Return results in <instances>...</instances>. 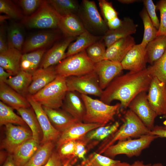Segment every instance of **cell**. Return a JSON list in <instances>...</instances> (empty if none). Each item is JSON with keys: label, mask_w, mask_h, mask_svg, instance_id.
Returning <instances> with one entry per match:
<instances>
[{"label": "cell", "mask_w": 166, "mask_h": 166, "mask_svg": "<svg viewBox=\"0 0 166 166\" xmlns=\"http://www.w3.org/2000/svg\"><path fill=\"white\" fill-rule=\"evenodd\" d=\"M9 154L4 151L0 152V164L2 165L6 160Z\"/></svg>", "instance_id": "11a10c76"}, {"label": "cell", "mask_w": 166, "mask_h": 166, "mask_svg": "<svg viewBox=\"0 0 166 166\" xmlns=\"http://www.w3.org/2000/svg\"><path fill=\"white\" fill-rule=\"evenodd\" d=\"M26 97L36 114L42 132L43 138L41 143L57 141L61 132L52 125L42 105L37 101L31 95L28 94Z\"/></svg>", "instance_id": "8fae6325"}, {"label": "cell", "mask_w": 166, "mask_h": 166, "mask_svg": "<svg viewBox=\"0 0 166 166\" xmlns=\"http://www.w3.org/2000/svg\"><path fill=\"white\" fill-rule=\"evenodd\" d=\"M0 99L3 103L16 110L31 107L26 97L16 92L5 82L0 83Z\"/></svg>", "instance_id": "cb8c5ba5"}, {"label": "cell", "mask_w": 166, "mask_h": 166, "mask_svg": "<svg viewBox=\"0 0 166 166\" xmlns=\"http://www.w3.org/2000/svg\"><path fill=\"white\" fill-rule=\"evenodd\" d=\"M152 77L147 68L117 76L103 90L100 100L109 105L114 100L119 101L121 108L126 109L138 94L148 91Z\"/></svg>", "instance_id": "6da1fadb"}, {"label": "cell", "mask_w": 166, "mask_h": 166, "mask_svg": "<svg viewBox=\"0 0 166 166\" xmlns=\"http://www.w3.org/2000/svg\"><path fill=\"white\" fill-rule=\"evenodd\" d=\"M40 143L32 138L20 145L12 154L16 164L24 166L36 152Z\"/></svg>", "instance_id": "4316f807"}, {"label": "cell", "mask_w": 166, "mask_h": 166, "mask_svg": "<svg viewBox=\"0 0 166 166\" xmlns=\"http://www.w3.org/2000/svg\"><path fill=\"white\" fill-rule=\"evenodd\" d=\"M55 31H42L33 34L25 41L22 50L23 53L41 49H46L51 45L59 38Z\"/></svg>", "instance_id": "2e32d148"}, {"label": "cell", "mask_w": 166, "mask_h": 166, "mask_svg": "<svg viewBox=\"0 0 166 166\" xmlns=\"http://www.w3.org/2000/svg\"><path fill=\"white\" fill-rule=\"evenodd\" d=\"M151 165V164H145L142 161L137 160L131 164H128L127 166H150Z\"/></svg>", "instance_id": "9f6ffc18"}, {"label": "cell", "mask_w": 166, "mask_h": 166, "mask_svg": "<svg viewBox=\"0 0 166 166\" xmlns=\"http://www.w3.org/2000/svg\"><path fill=\"white\" fill-rule=\"evenodd\" d=\"M21 51L10 48L0 53V66L13 75L21 70L20 63L22 56Z\"/></svg>", "instance_id": "484cf974"}, {"label": "cell", "mask_w": 166, "mask_h": 166, "mask_svg": "<svg viewBox=\"0 0 166 166\" xmlns=\"http://www.w3.org/2000/svg\"><path fill=\"white\" fill-rule=\"evenodd\" d=\"M76 37H66L55 43L44 54L41 64L40 68H46L58 64L66 58V50Z\"/></svg>", "instance_id": "e0dca14e"}, {"label": "cell", "mask_w": 166, "mask_h": 166, "mask_svg": "<svg viewBox=\"0 0 166 166\" xmlns=\"http://www.w3.org/2000/svg\"><path fill=\"white\" fill-rule=\"evenodd\" d=\"M123 70L121 63L105 59L95 63L94 71L98 76L100 87L103 90Z\"/></svg>", "instance_id": "5bb4252c"}, {"label": "cell", "mask_w": 166, "mask_h": 166, "mask_svg": "<svg viewBox=\"0 0 166 166\" xmlns=\"http://www.w3.org/2000/svg\"><path fill=\"white\" fill-rule=\"evenodd\" d=\"M0 12L15 20L22 21L25 17L16 5L9 0H0Z\"/></svg>", "instance_id": "7bdbcfd3"}, {"label": "cell", "mask_w": 166, "mask_h": 166, "mask_svg": "<svg viewBox=\"0 0 166 166\" xmlns=\"http://www.w3.org/2000/svg\"><path fill=\"white\" fill-rule=\"evenodd\" d=\"M56 12L58 18V28L65 38L76 37L87 30L76 14L61 15Z\"/></svg>", "instance_id": "ac0fdd59"}, {"label": "cell", "mask_w": 166, "mask_h": 166, "mask_svg": "<svg viewBox=\"0 0 166 166\" xmlns=\"http://www.w3.org/2000/svg\"><path fill=\"white\" fill-rule=\"evenodd\" d=\"M147 62L145 47L140 43L132 47L121 63L123 69L137 72L146 69Z\"/></svg>", "instance_id": "9a60e30c"}, {"label": "cell", "mask_w": 166, "mask_h": 166, "mask_svg": "<svg viewBox=\"0 0 166 166\" xmlns=\"http://www.w3.org/2000/svg\"><path fill=\"white\" fill-rule=\"evenodd\" d=\"M163 124L164 125V126H162L163 128L165 129H166V120H165L163 122Z\"/></svg>", "instance_id": "6125c7cd"}, {"label": "cell", "mask_w": 166, "mask_h": 166, "mask_svg": "<svg viewBox=\"0 0 166 166\" xmlns=\"http://www.w3.org/2000/svg\"><path fill=\"white\" fill-rule=\"evenodd\" d=\"M68 91L66 78L57 76L53 81L32 96L42 106L57 109L62 107Z\"/></svg>", "instance_id": "277c9868"}, {"label": "cell", "mask_w": 166, "mask_h": 166, "mask_svg": "<svg viewBox=\"0 0 166 166\" xmlns=\"http://www.w3.org/2000/svg\"><path fill=\"white\" fill-rule=\"evenodd\" d=\"M101 38V37L95 35L86 30L77 37L75 42L70 44L66 52V57L85 50Z\"/></svg>", "instance_id": "83f0119b"}, {"label": "cell", "mask_w": 166, "mask_h": 166, "mask_svg": "<svg viewBox=\"0 0 166 166\" xmlns=\"http://www.w3.org/2000/svg\"><path fill=\"white\" fill-rule=\"evenodd\" d=\"M16 110L30 128L32 132V138L41 143L43 138V133L32 108H20Z\"/></svg>", "instance_id": "4dcf8cb0"}, {"label": "cell", "mask_w": 166, "mask_h": 166, "mask_svg": "<svg viewBox=\"0 0 166 166\" xmlns=\"http://www.w3.org/2000/svg\"><path fill=\"white\" fill-rule=\"evenodd\" d=\"M120 127V124L116 121L113 124L101 126L89 131L84 138L88 144L91 142L95 145L99 141L105 140L115 132Z\"/></svg>", "instance_id": "f1b7e54d"}, {"label": "cell", "mask_w": 166, "mask_h": 166, "mask_svg": "<svg viewBox=\"0 0 166 166\" xmlns=\"http://www.w3.org/2000/svg\"><path fill=\"white\" fill-rule=\"evenodd\" d=\"M77 13L86 30L89 32L104 34L109 30L94 1L82 0Z\"/></svg>", "instance_id": "52a82bcc"}, {"label": "cell", "mask_w": 166, "mask_h": 166, "mask_svg": "<svg viewBox=\"0 0 166 166\" xmlns=\"http://www.w3.org/2000/svg\"><path fill=\"white\" fill-rule=\"evenodd\" d=\"M120 162V160L94 152L82 162L84 166H114Z\"/></svg>", "instance_id": "60d3db41"}, {"label": "cell", "mask_w": 166, "mask_h": 166, "mask_svg": "<svg viewBox=\"0 0 166 166\" xmlns=\"http://www.w3.org/2000/svg\"><path fill=\"white\" fill-rule=\"evenodd\" d=\"M156 10H159L160 14V26L157 36H166V0H160L156 5Z\"/></svg>", "instance_id": "bcb514c9"}, {"label": "cell", "mask_w": 166, "mask_h": 166, "mask_svg": "<svg viewBox=\"0 0 166 166\" xmlns=\"http://www.w3.org/2000/svg\"><path fill=\"white\" fill-rule=\"evenodd\" d=\"M129 164L125 162H121L118 163L114 166H127Z\"/></svg>", "instance_id": "680465c9"}, {"label": "cell", "mask_w": 166, "mask_h": 166, "mask_svg": "<svg viewBox=\"0 0 166 166\" xmlns=\"http://www.w3.org/2000/svg\"><path fill=\"white\" fill-rule=\"evenodd\" d=\"M143 2L152 23L158 30L160 26V21L156 14V5L154 4L152 0H144Z\"/></svg>", "instance_id": "7dc6e473"}, {"label": "cell", "mask_w": 166, "mask_h": 166, "mask_svg": "<svg viewBox=\"0 0 166 166\" xmlns=\"http://www.w3.org/2000/svg\"><path fill=\"white\" fill-rule=\"evenodd\" d=\"M106 47L101 38L100 40L89 46L85 51L89 58L96 63L105 59Z\"/></svg>", "instance_id": "b9f144b4"}, {"label": "cell", "mask_w": 166, "mask_h": 166, "mask_svg": "<svg viewBox=\"0 0 166 166\" xmlns=\"http://www.w3.org/2000/svg\"><path fill=\"white\" fill-rule=\"evenodd\" d=\"M98 5L106 24L119 18L118 12L111 2L106 0H99Z\"/></svg>", "instance_id": "ee69618b"}, {"label": "cell", "mask_w": 166, "mask_h": 166, "mask_svg": "<svg viewBox=\"0 0 166 166\" xmlns=\"http://www.w3.org/2000/svg\"><path fill=\"white\" fill-rule=\"evenodd\" d=\"M22 22L26 26L30 29L58 28L56 12L45 0L34 14L25 16Z\"/></svg>", "instance_id": "ba28073f"}, {"label": "cell", "mask_w": 166, "mask_h": 166, "mask_svg": "<svg viewBox=\"0 0 166 166\" xmlns=\"http://www.w3.org/2000/svg\"><path fill=\"white\" fill-rule=\"evenodd\" d=\"M158 137L157 136L149 134L134 139L118 141L109 147L103 153L105 156L111 158L120 154L125 155L129 158L138 156Z\"/></svg>", "instance_id": "8992f818"}, {"label": "cell", "mask_w": 166, "mask_h": 166, "mask_svg": "<svg viewBox=\"0 0 166 166\" xmlns=\"http://www.w3.org/2000/svg\"><path fill=\"white\" fill-rule=\"evenodd\" d=\"M43 166H64L57 151H53L47 163Z\"/></svg>", "instance_id": "681fc988"}, {"label": "cell", "mask_w": 166, "mask_h": 166, "mask_svg": "<svg viewBox=\"0 0 166 166\" xmlns=\"http://www.w3.org/2000/svg\"><path fill=\"white\" fill-rule=\"evenodd\" d=\"M54 142L49 141L40 144L38 149L24 166H43L48 161L55 145Z\"/></svg>", "instance_id": "836d02e7"}, {"label": "cell", "mask_w": 166, "mask_h": 166, "mask_svg": "<svg viewBox=\"0 0 166 166\" xmlns=\"http://www.w3.org/2000/svg\"><path fill=\"white\" fill-rule=\"evenodd\" d=\"M138 0H118L119 2L124 4H129L138 2Z\"/></svg>", "instance_id": "6f0895ef"}, {"label": "cell", "mask_w": 166, "mask_h": 166, "mask_svg": "<svg viewBox=\"0 0 166 166\" xmlns=\"http://www.w3.org/2000/svg\"><path fill=\"white\" fill-rule=\"evenodd\" d=\"M137 27V25L132 19L125 17L120 27L114 30H109L103 35L101 39L107 48L117 41L135 34Z\"/></svg>", "instance_id": "ffe728a7"}, {"label": "cell", "mask_w": 166, "mask_h": 166, "mask_svg": "<svg viewBox=\"0 0 166 166\" xmlns=\"http://www.w3.org/2000/svg\"><path fill=\"white\" fill-rule=\"evenodd\" d=\"M46 49H41L23 53L21 63V70L33 74L40 65Z\"/></svg>", "instance_id": "1f68e13d"}, {"label": "cell", "mask_w": 166, "mask_h": 166, "mask_svg": "<svg viewBox=\"0 0 166 166\" xmlns=\"http://www.w3.org/2000/svg\"><path fill=\"white\" fill-rule=\"evenodd\" d=\"M13 75L0 66V83L5 82L9 77Z\"/></svg>", "instance_id": "f5cc1de1"}, {"label": "cell", "mask_w": 166, "mask_h": 166, "mask_svg": "<svg viewBox=\"0 0 166 166\" xmlns=\"http://www.w3.org/2000/svg\"><path fill=\"white\" fill-rule=\"evenodd\" d=\"M140 15L144 26L143 37L140 44L146 47L148 43L157 37L158 30L154 26L145 8L140 12Z\"/></svg>", "instance_id": "f35d334b"}, {"label": "cell", "mask_w": 166, "mask_h": 166, "mask_svg": "<svg viewBox=\"0 0 166 166\" xmlns=\"http://www.w3.org/2000/svg\"><path fill=\"white\" fill-rule=\"evenodd\" d=\"M10 18L6 15H1L0 16V22L1 23L3 21L5 20Z\"/></svg>", "instance_id": "91938a15"}, {"label": "cell", "mask_w": 166, "mask_h": 166, "mask_svg": "<svg viewBox=\"0 0 166 166\" xmlns=\"http://www.w3.org/2000/svg\"><path fill=\"white\" fill-rule=\"evenodd\" d=\"M49 5L59 14L65 15L78 13L80 5L74 0H49Z\"/></svg>", "instance_id": "8d00e7d4"}, {"label": "cell", "mask_w": 166, "mask_h": 166, "mask_svg": "<svg viewBox=\"0 0 166 166\" xmlns=\"http://www.w3.org/2000/svg\"><path fill=\"white\" fill-rule=\"evenodd\" d=\"M43 107L52 125L61 132L78 122L63 109Z\"/></svg>", "instance_id": "d4e9b609"}, {"label": "cell", "mask_w": 166, "mask_h": 166, "mask_svg": "<svg viewBox=\"0 0 166 166\" xmlns=\"http://www.w3.org/2000/svg\"><path fill=\"white\" fill-rule=\"evenodd\" d=\"M57 76L55 67L53 66L38 69L32 74V80L28 94L32 96L36 94L53 81Z\"/></svg>", "instance_id": "603a6c76"}, {"label": "cell", "mask_w": 166, "mask_h": 166, "mask_svg": "<svg viewBox=\"0 0 166 166\" xmlns=\"http://www.w3.org/2000/svg\"><path fill=\"white\" fill-rule=\"evenodd\" d=\"M102 126L103 125L97 124L77 122L61 132L56 141L57 148L65 142L81 138L89 131Z\"/></svg>", "instance_id": "d6986e66"}, {"label": "cell", "mask_w": 166, "mask_h": 166, "mask_svg": "<svg viewBox=\"0 0 166 166\" xmlns=\"http://www.w3.org/2000/svg\"><path fill=\"white\" fill-rule=\"evenodd\" d=\"M149 134L157 136L159 137L166 138V129H164L162 126L157 125L154 126Z\"/></svg>", "instance_id": "816d5d0a"}, {"label": "cell", "mask_w": 166, "mask_h": 166, "mask_svg": "<svg viewBox=\"0 0 166 166\" xmlns=\"http://www.w3.org/2000/svg\"><path fill=\"white\" fill-rule=\"evenodd\" d=\"M66 82L68 91L76 92L80 94L100 97L103 91L100 87L98 76L94 71L81 76L66 77Z\"/></svg>", "instance_id": "9c48e42d"}, {"label": "cell", "mask_w": 166, "mask_h": 166, "mask_svg": "<svg viewBox=\"0 0 166 166\" xmlns=\"http://www.w3.org/2000/svg\"><path fill=\"white\" fill-rule=\"evenodd\" d=\"M21 26L17 23L11 24L7 29V39L8 48H15L22 51L25 41Z\"/></svg>", "instance_id": "e575fe53"}, {"label": "cell", "mask_w": 166, "mask_h": 166, "mask_svg": "<svg viewBox=\"0 0 166 166\" xmlns=\"http://www.w3.org/2000/svg\"><path fill=\"white\" fill-rule=\"evenodd\" d=\"M135 44L134 39L131 35L121 39L106 48L105 59L121 63Z\"/></svg>", "instance_id": "7402d4cb"}, {"label": "cell", "mask_w": 166, "mask_h": 166, "mask_svg": "<svg viewBox=\"0 0 166 166\" xmlns=\"http://www.w3.org/2000/svg\"><path fill=\"white\" fill-rule=\"evenodd\" d=\"M83 137L75 140V152L77 159L84 161L86 159L85 156L88 151L87 147H88V144Z\"/></svg>", "instance_id": "c3c4849f"}, {"label": "cell", "mask_w": 166, "mask_h": 166, "mask_svg": "<svg viewBox=\"0 0 166 166\" xmlns=\"http://www.w3.org/2000/svg\"><path fill=\"white\" fill-rule=\"evenodd\" d=\"M32 80V74L20 70L16 75L9 77L5 83L16 92L26 97Z\"/></svg>", "instance_id": "f546056e"}, {"label": "cell", "mask_w": 166, "mask_h": 166, "mask_svg": "<svg viewBox=\"0 0 166 166\" xmlns=\"http://www.w3.org/2000/svg\"><path fill=\"white\" fill-rule=\"evenodd\" d=\"M149 74L166 84V50L162 56L147 68Z\"/></svg>", "instance_id": "ab89813d"}, {"label": "cell", "mask_w": 166, "mask_h": 166, "mask_svg": "<svg viewBox=\"0 0 166 166\" xmlns=\"http://www.w3.org/2000/svg\"><path fill=\"white\" fill-rule=\"evenodd\" d=\"M12 108L0 101V125L15 124L26 127L27 124L21 117L17 115Z\"/></svg>", "instance_id": "74e56055"}, {"label": "cell", "mask_w": 166, "mask_h": 166, "mask_svg": "<svg viewBox=\"0 0 166 166\" xmlns=\"http://www.w3.org/2000/svg\"><path fill=\"white\" fill-rule=\"evenodd\" d=\"M77 166H84V165L83 163L82 162L80 165H79Z\"/></svg>", "instance_id": "be15d7a7"}, {"label": "cell", "mask_w": 166, "mask_h": 166, "mask_svg": "<svg viewBox=\"0 0 166 166\" xmlns=\"http://www.w3.org/2000/svg\"><path fill=\"white\" fill-rule=\"evenodd\" d=\"M63 109L78 122H82L85 112V106L79 93L68 91L62 106Z\"/></svg>", "instance_id": "44dd1931"}, {"label": "cell", "mask_w": 166, "mask_h": 166, "mask_svg": "<svg viewBox=\"0 0 166 166\" xmlns=\"http://www.w3.org/2000/svg\"><path fill=\"white\" fill-rule=\"evenodd\" d=\"M81 96L85 108L82 121L85 123L106 125L113 120L115 116L121 108L120 103L110 105L88 95L81 94Z\"/></svg>", "instance_id": "3957f363"}, {"label": "cell", "mask_w": 166, "mask_h": 166, "mask_svg": "<svg viewBox=\"0 0 166 166\" xmlns=\"http://www.w3.org/2000/svg\"><path fill=\"white\" fill-rule=\"evenodd\" d=\"M150 166H163V165L161 163H158L151 165Z\"/></svg>", "instance_id": "94428289"}, {"label": "cell", "mask_w": 166, "mask_h": 166, "mask_svg": "<svg viewBox=\"0 0 166 166\" xmlns=\"http://www.w3.org/2000/svg\"><path fill=\"white\" fill-rule=\"evenodd\" d=\"M2 166H19L14 159L12 155L9 154L6 160Z\"/></svg>", "instance_id": "db71d44e"}, {"label": "cell", "mask_w": 166, "mask_h": 166, "mask_svg": "<svg viewBox=\"0 0 166 166\" xmlns=\"http://www.w3.org/2000/svg\"><path fill=\"white\" fill-rule=\"evenodd\" d=\"M146 92H142L138 94L130 102L128 107L151 131L155 126V120L157 115L149 103Z\"/></svg>", "instance_id": "7c38bea8"}, {"label": "cell", "mask_w": 166, "mask_h": 166, "mask_svg": "<svg viewBox=\"0 0 166 166\" xmlns=\"http://www.w3.org/2000/svg\"><path fill=\"white\" fill-rule=\"evenodd\" d=\"M45 1L20 0L15 1V2L21 7L24 14L28 16L35 12L44 3Z\"/></svg>", "instance_id": "f6af8a7d"}, {"label": "cell", "mask_w": 166, "mask_h": 166, "mask_svg": "<svg viewBox=\"0 0 166 166\" xmlns=\"http://www.w3.org/2000/svg\"><path fill=\"white\" fill-rule=\"evenodd\" d=\"M75 140L65 142L57 148V152L64 166H72L77 161Z\"/></svg>", "instance_id": "d590c367"}, {"label": "cell", "mask_w": 166, "mask_h": 166, "mask_svg": "<svg viewBox=\"0 0 166 166\" xmlns=\"http://www.w3.org/2000/svg\"><path fill=\"white\" fill-rule=\"evenodd\" d=\"M95 63L85 50L67 57L55 67L57 76L67 77L84 75L94 71Z\"/></svg>", "instance_id": "5b68a950"}, {"label": "cell", "mask_w": 166, "mask_h": 166, "mask_svg": "<svg viewBox=\"0 0 166 166\" xmlns=\"http://www.w3.org/2000/svg\"><path fill=\"white\" fill-rule=\"evenodd\" d=\"M150 132L137 116L129 109L125 113L123 124L105 140L98 153H103L109 147L116 141L126 140L131 137L138 138L149 134Z\"/></svg>", "instance_id": "7a4b0ae2"}, {"label": "cell", "mask_w": 166, "mask_h": 166, "mask_svg": "<svg viewBox=\"0 0 166 166\" xmlns=\"http://www.w3.org/2000/svg\"><path fill=\"white\" fill-rule=\"evenodd\" d=\"M5 125L6 136L1 145L9 154H12L21 144L32 138L30 129L26 127L16 126L11 124Z\"/></svg>", "instance_id": "30bf717a"}, {"label": "cell", "mask_w": 166, "mask_h": 166, "mask_svg": "<svg viewBox=\"0 0 166 166\" xmlns=\"http://www.w3.org/2000/svg\"><path fill=\"white\" fill-rule=\"evenodd\" d=\"M145 49L148 63L152 65L166 50V36H157L147 45Z\"/></svg>", "instance_id": "d6a6232c"}, {"label": "cell", "mask_w": 166, "mask_h": 166, "mask_svg": "<svg viewBox=\"0 0 166 166\" xmlns=\"http://www.w3.org/2000/svg\"><path fill=\"white\" fill-rule=\"evenodd\" d=\"M5 33L4 26L2 25L0 28V53L4 52L8 49L7 39Z\"/></svg>", "instance_id": "f907efd6"}, {"label": "cell", "mask_w": 166, "mask_h": 166, "mask_svg": "<svg viewBox=\"0 0 166 166\" xmlns=\"http://www.w3.org/2000/svg\"><path fill=\"white\" fill-rule=\"evenodd\" d=\"M147 94L149 103L157 116L166 117V84L153 77Z\"/></svg>", "instance_id": "4fadbf2b"}]
</instances>
